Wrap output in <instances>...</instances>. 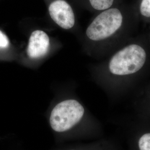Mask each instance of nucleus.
<instances>
[{
    "instance_id": "1",
    "label": "nucleus",
    "mask_w": 150,
    "mask_h": 150,
    "mask_svg": "<svg viewBox=\"0 0 150 150\" xmlns=\"http://www.w3.org/2000/svg\"><path fill=\"white\" fill-rule=\"evenodd\" d=\"M137 20L136 13L113 6L92 20L86 29V38L91 43L115 51L130 40Z\"/></svg>"
},
{
    "instance_id": "2",
    "label": "nucleus",
    "mask_w": 150,
    "mask_h": 150,
    "mask_svg": "<svg viewBox=\"0 0 150 150\" xmlns=\"http://www.w3.org/2000/svg\"><path fill=\"white\" fill-rule=\"evenodd\" d=\"M150 54L149 42L145 38L129 40L114 51L104 66L103 74L113 85H123L145 70Z\"/></svg>"
},
{
    "instance_id": "3",
    "label": "nucleus",
    "mask_w": 150,
    "mask_h": 150,
    "mask_svg": "<svg viewBox=\"0 0 150 150\" xmlns=\"http://www.w3.org/2000/svg\"><path fill=\"white\" fill-rule=\"evenodd\" d=\"M85 108L78 101L70 99L57 104L50 113L49 122L56 132H64L74 127L85 114Z\"/></svg>"
},
{
    "instance_id": "4",
    "label": "nucleus",
    "mask_w": 150,
    "mask_h": 150,
    "mask_svg": "<svg viewBox=\"0 0 150 150\" xmlns=\"http://www.w3.org/2000/svg\"><path fill=\"white\" fill-rule=\"evenodd\" d=\"M51 18L59 27L69 30L74 26L75 17L71 6L64 0H55L48 7Z\"/></svg>"
},
{
    "instance_id": "5",
    "label": "nucleus",
    "mask_w": 150,
    "mask_h": 150,
    "mask_svg": "<svg viewBox=\"0 0 150 150\" xmlns=\"http://www.w3.org/2000/svg\"><path fill=\"white\" fill-rule=\"evenodd\" d=\"M50 47V38L46 32L36 30L29 39L27 53L31 59H38L47 54Z\"/></svg>"
},
{
    "instance_id": "6",
    "label": "nucleus",
    "mask_w": 150,
    "mask_h": 150,
    "mask_svg": "<svg viewBox=\"0 0 150 150\" xmlns=\"http://www.w3.org/2000/svg\"><path fill=\"white\" fill-rule=\"evenodd\" d=\"M136 15L138 19L150 23V0H139Z\"/></svg>"
},
{
    "instance_id": "7",
    "label": "nucleus",
    "mask_w": 150,
    "mask_h": 150,
    "mask_svg": "<svg viewBox=\"0 0 150 150\" xmlns=\"http://www.w3.org/2000/svg\"><path fill=\"white\" fill-rule=\"evenodd\" d=\"M92 8L97 11H103L114 5L115 0H88Z\"/></svg>"
},
{
    "instance_id": "8",
    "label": "nucleus",
    "mask_w": 150,
    "mask_h": 150,
    "mask_svg": "<svg viewBox=\"0 0 150 150\" xmlns=\"http://www.w3.org/2000/svg\"><path fill=\"white\" fill-rule=\"evenodd\" d=\"M138 147L139 150H150V132L145 133L139 137Z\"/></svg>"
},
{
    "instance_id": "9",
    "label": "nucleus",
    "mask_w": 150,
    "mask_h": 150,
    "mask_svg": "<svg viewBox=\"0 0 150 150\" xmlns=\"http://www.w3.org/2000/svg\"><path fill=\"white\" fill-rule=\"evenodd\" d=\"M9 45V40L5 33L0 30V48H7Z\"/></svg>"
},
{
    "instance_id": "10",
    "label": "nucleus",
    "mask_w": 150,
    "mask_h": 150,
    "mask_svg": "<svg viewBox=\"0 0 150 150\" xmlns=\"http://www.w3.org/2000/svg\"><path fill=\"white\" fill-rule=\"evenodd\" d=\"M149 45H150V34H149Z\"/></svg>"
},
{
    "instance_id": "11",
    "label": "nucleus",
    "mask_w": 150,
    "mask_h": 150,
    "mask_svg": "<svg viewBox=\"0 0 150 150\" xmlns=\"http://www.w3.org/2000/svg\"></svg>"
}]
</instances>
